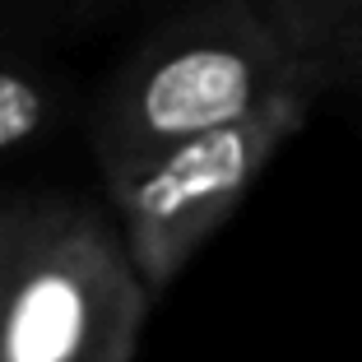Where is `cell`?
<instances>
[{
  "label": "cell",
  "instance_id": "5b68a950",
  "mask_svg": "<svg viewBox=\"0 0 362 362\" xmlns=\"http://www.w3.org/2000/svg\"><path fill=\"white\" fill-rule=\"evenodd\" d=\"M61 126V88L23 61H0V158L42 144Z\"/></svg>",
  "mask_w": 362,
  "mask_h": 362
},
{
  "label": "cell",
  "instance_id": "3957f363",
  "mask_svg": "<svg viewBox=\"0 0 362 362\" xmlns=\"http://www.w3.org/2000/svg\"><path fill=\"white\" fill-rule=\"evenodd\" d=\"M316 103L320 98L311 88H293L228 126L98 172L121 242L153 298H163L181 269L214 242V233L242 209L279 149L307 126Z\"/></svg>",
  "mask_w": 362,
  "mask_h": 362
},
{
  "label": "cell",
  "instance_id": "6da1fadb",
  "mask_svg": "<svg viewBox=\"0 0 362 362\" xmlns=\"http://www.w3.org/2000/svg\"><path fill=\"white\" fill-rule=\"evenodd\" d=\"M293 88L316 93L260 0H195L144 33L107 75L88 112V149L107 172L228 126Z\"/></svg>",
  "mask_w": 362,
  "mask_h": 362
},
{
  "label": "cell",
  "instance_id": "277c9868",
  "mask_svg": "<svg viewBox=\"0 0 362 362\" xmlns=\"http://www.w3.org/2000/svg\"><path fill=\"white\" fill-rule=\"evenodd\" d=\"M316 84L362 112V0H260Z\"/></svg>",
  "mask_w": 362,
  "mask_h": 362
},
{
  "label": "cell",
  "instance_id": "7a4b0ae2",
  "mask_svg": "<svg viewBox=\"0 0 362 362\" xmlns=\"http://www.w3.org/2000/svg\"><path fill=\"white\" fill-rule=\"evenodd\" d=\"M149 307L112 209L33 195L0 302V362H135Z\"/></svg>",
  "mask_w": 362,
  "mask_h": 362
},
{
  "label": "cell",
  "instance_id": "8992f818",
  "mask_svg": "<svg viewBox=\"0 0 362 362\" xmlns=\"http://www.w3.org/2000/svg\"><path fill=\"white\" fill-rule=\"evenodd\" d=\"M28 209H33V195H0V302H5L14 260H19V242H23Z\"/></svg>",
  "mask_w": 362,
  "mask_h": 362
},
{
  "label": "cell",
  "instance_id": "52a82bcc",
  "mask_svg": "<svg viewBox=\"0 0 362 362\" xmlns=\"http://www.w3.org/2000/svg\"><path fill=\"white\" fill-rule=\"evenodd\" d=\"M75 5H103V0H75Z\"/></svg>",
  "mask_w": 362,
  "mask_h": 362
}]
</instances>
